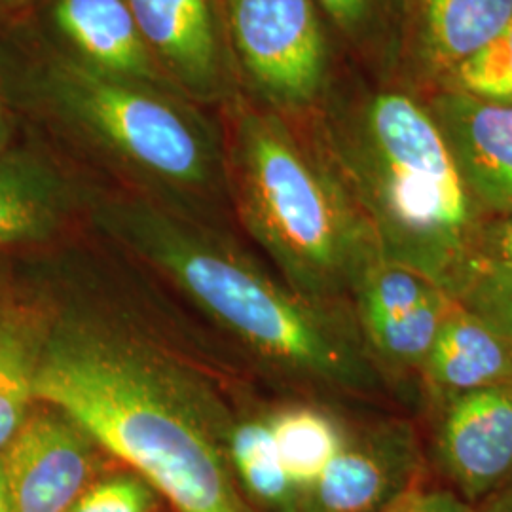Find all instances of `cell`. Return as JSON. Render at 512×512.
Masks as SVG:
<instances>
[{
    "instance_id": "1",
    "label": "cell",
    "mask_w": 512,
    "mask_h": 512,
    "mask_svg": "<svg viewBox=\"0 0 512 512\" xmlns=\"http://www.w3.org/2000/svg\"><path fill=\"white\" fill-rule=\"evenodd\" d=\"M35 399L76 421L177 511L247 512L219 404L128 332L93 315L55 313Z\"/></svg>"
},
{
    "instance_id": "2",
    "label": "cell",
    "mask_w": 512,
    "mask_h": 512,
    "mask_svg": "<svg viewBox=\"0 0 512 512\" xmlns=\"http://www.w3.org/2000/svg\"><path fill=\"white\" fill-rule=\"evenodd\" d=\"M0 38V84L21 110L82 158L143 196L207 220L228 200L222 124L209 110L101 73L14 21Z\"/></svg>"
},
{
    "instance_id": "3",
    "label": "cell",
    "mask_w": 512,
    "mask_h": 512,
    "mask_svg": "<svg viewBox=\"0 0 512 512\" xmlns=\"http://www.w3.org/2000/svg\"><path fill=\"white\" fill-rule=\"evenodd\" d=\"M86 213L293 384L359 397L384 387L353 311L294 293L203 220L131 192L88 190Z\"/></svg>"
},
{
    "instance_id": "4",
    "label": "cell",
    "mask_w": 512,
    "mask_h": 512,
    "mask_svg": "<svg viewBox=\"0 0 512 512\" xmlns=\"http://www.w3.org/2000/svg\"><path fill=\"white\" fill-rule=\"evenodd\" d=\"M310 122L382 256L456 298L486 217L427 105L393 80L336 69Z\"/></svg>"
},
{
    "instance_id": "5",
    "label": "cell",
    "mask_w": 512,
    "mask_h": 512,
    "mask_svg": "<svg viewBox=\"0 0 512 512\" xmlns=\"http://www.w3.org/2000/svg\"><path fill=\"white\" fill-rule=\"evenodd\" d=\"M228 200L283 283L315 304L351 310L382 251L308 116L236 95L220 109Z\"/></svg>"
},
{
    "instance_id": "6",
    "label": "cell",
    "mask_w": 512,
    "mask_h": 512,
    "mask_svg": "<svg viewBox=\"0 0 512 512\" xmlns=\"http://www.w3.org/2000/svg\"><path fill=\"white\" fill-rule=\"evenodd\" d=\"M219 8L239 95L285 116L317 109L338 67L315 0H219Z\"/></svg>"
},
{
    "instance_id": "7",
    "label": "cell",
    "mask_w": 512,
    "mask_h": 512,
    "mask_svg": "<svg viewBox=\"0 0 512 512\" xmlns=\"http://www.w3.org/2000/svg\"><path fill=\"white\" fill-rule=\"evenodd\" d=\"M454 296L429 277L380 256L361 275L351 311L385 385L418 395L421 368Z\"/></svg>"
},
{
    "instance_id": "8",
    "label": "cell",
    "mask_w": 512,
    "mask_h": 512,
    "mask_svg": "<svg viewBox=\"0 0 512 512\" xmlns=\"http://www.w3.org/2000/svg\"><path fill=\"white\" fill-rule=\"evenodd\" d=\"M425 482L416 427L399 418L376 421L349 431L325 473L300 495L296 512H385Z\"/></svg>"
},
{
    "instance_id": "9",
    "label": "cell",
    "mask_w": 512,
    "mask_h": 512,
    "mask_svg": "<svg viewBox=\"0 0 512 512\" xmlns=\"http://www.w3.org/2000/svg\"><path fill=\"white\" fill-rule=\"evenodd\" d=\"M148 52L188 101L222 109L238 95L219 0H126Z\"/></svg>"
},
{
    "instance_id": "10",
    "label": "cell",
    "mask_w": 512,
    "mask_h": 512,
    "mask_svg": "<svg viewBox=\"0 0 512 512\" xmlns=\"http://www.w3.org/2000/svg\"><path fill=\"white\" fill-rule=\"evenodd\" d=\"M0 452L12 512H67L99 478L101 448L67 414L38 403Z\"/></svg>"
},
{
    "instance_id": "11",
    "label": "cell",
    "mask_w": 512,
    "mask_h": 512,
    "mask_svg": "<svg viewBox=\"0 0 512 512\" xmlns=\"http://www.w3.org/2000/svg\"><path fill=\"white\" fill-rule=\"evenodd\" d=\"M431 423V463L463 501L478 505L511 478L512 384L461 395Z\"/></svg>"
},
{
    "instance_id": "12",
    "label": "cell",
    "mask_w": 512,
    "mask_h": 512,
    "mask_svg": "<svg viewBox=\"0 0 512 512\" xmlns=\"http://www.w3.org/2000/svg\"><path fill=\"white\" fill-rule=\"evenodd\" d=\"M486 219L512 215V105L435 90L425 101Z\"/></svg>"
},
{
    "instance_id": "13",
    "label": "cell",
    "mask_w": 512,
    "mask_h": 512,
    "mask_svg": "<svg viewBox=\"0 0 512 512\" xmlns=\"http://www.w3.org/2000/svg\"><path fill=\"white\" fill-rule=\"evenodd\" d=\"M37 29L59 50L101 73L181 95L148 52L126 0H44Z\"/></svg>"
},
{
    "instance_id": "14",
    "label": "cell",
    "mask_w": 512,
    "mask_h": 512,
    "mask_svg": "<svg viewBox=\"0 0 512 512\" xmlns=\"http://www.w3.org/2000/svg\"><path fill=\"white\" fill-rule=\"evenodd\" d=\"M86 198L54 156L14 145L0 150V249L52 241L86 211Z\"/></svg>"
},
{
    "instance_id": "15",
    "label": "cell",
    "mask_w": 512,
    "mask_h": 512,
    "mask_svg": "<svg viewBox=\"0 0 512 512\" xmlns=\"http://www.w3.org/2000/svg\"><path fill=\"white\" fill-rule=\"evenodd\" d=\"M507 384H512L511 346L475 311L454 300L418 380L427 418L461 395Z\"/></svg>"
},
{
    "instance_id": "16",
    "label": "cell",
    "mask_w": 512,
    "mask_h": 512,
    "mask_svg": "<svg viewBox=\"0 0 512 512\" xmlns=\"http://www.w3.org/2000/svg\"><path fill=\"white\" fill-rule=\"evenodd\" d=\"M511 21L512 0H418L403 65L412 78L437 88Z\"/></svg>"
},
{
    "instance_id": "17",
    "label": "cell",
    "mask_w": 512,
    "mask_h": 512,
    "mask_svg": "<svg viewBox=\"0 0 512 512\" xmlns=\"http://www.w3.org/2000/svg\"><path fill=\"white\" fill-rule=\"evenodd\" d=\"M54 317L38 300L0 298V452L37 404L35 385Z\"/></svg>"
},
{
    "instance_id": "18",
    "label": "cell",
    "mask_w": 512,
    "mask_h": 512,
    "mask_svg": "<svg viewBox=\"0 0 512 512\" xmlns=\"http://www.w3.org/2000/svg\"><path fill=\"white\" fill-rule=\"evenodd\" d=\"M315 4L332 40L336 38L368 76L389 82L403 69L418 0H315Z\"/></svg>"
},
{
    "instance_id": "19",
    "label": "cell",
    "mask_w": 512,
    "mask_h": 512,
    "mask_svg": "<svg viewBox=\"0 0 512 512\" xmlns=\"http://www.w3.org/2000/svg\"><path fill=\"white\" fill-rule=\"evenodd\" d=\"M268 425L281 465L300 495L325 473L349 433L342 421L311 404L283 406L268 416Z\"/></svg>"
},
{
    "instance_id": "20",
    "label": "cell",
    "mask_w": 512,
    "mask_h": 512,
    "mask_svg": "<svg viewBox=\"0 0 512 512\" xmlns=\"http://www.w3.org/2000/svg\"><path fill=\"white\" fill-rule=\"evenodd\" d=\"M226 459L258 509L296 512L300 492L281 465L268 418L234 423L226 437Z\"/></svg>"
},
{
    "instance_id": "21",
    "label": "cell",
    "mask_w": 512,
    "mask_h": 512,
    "mask_svg": "<svg viewBox=\"0 0 512 512\" xmlns=\"http://www.w3.org/2000/svg\"><path fill=\"white\" fill-rule=\"evenodd\" d=\"M435 90L512 105V21L492 42L454 67Z\"/></svg>"
},
{
    "instance_id": "22",
    "label": "cell",
    "mask_w": 512,
    "mask_h": 512,
    "mask_svg": "<svg viewBox=\"0 0 512 512\" xmlns=\"http://www.w3.org/2000/svg\"><path fill=\"white\" fill-rule=\"evenodd\" d=\"M456 300L482 317L512 349V262L480 253Z\"/></svg>"
},
{
    "instance_id": "23",
    "label": "cell",
    "mask_w": 512,
    "mask_h": 512,
    "mask_svg": "<svg viewBox=\"0 0 512 512\" xmlns=\"http://www.w3.org/2000/svg\"><path fill=\"white\" fill-rule=\"evenodd\" d=\"M158 492L135 473L99 476L67 512H158Z\"/></svg>"
},
{
    "instance_id": "24",
    "label": "cell",
    "mask_w": 512,
    "mask_h": 512,
    "mask_svg": "<svg viewBox=\"0 0 512 512\" xmlns=\"http://www.w3.org/2000/svg\"><path fill=\"white\" fill-rule=\"evenodd\" d=\"M385 512H476L475 505H469L450 488L429 486L427 482L401 497Z\"/></svg>"
},
{
    "instance_id": "25",
    "label": "cell",
    "mask_w": 512,
    "mask_h": 512,
    "mask_svg": "<svg viewBox=\"0 0 512 512\" xmlns=\"http://www.w3.org/2000/svg\"><path fill=\"white\" fill-rule=\"evenodd\" d=\"M480 251L512 262V215L486 219L480 236Z\"/></svg>"
},
{
    "instance_id": "26",
    "label": "cell",
    "mask_w": 512,
    "mask_h": 512,
    "mask_svg": "<svg viewBox=\"0 0 512 512\" xmlns=\"http://www.w3.org/2000/svg\"><path fill=\"white\" fill-rule=\"evenodd\" d=\"M475 509L476 512H512V476L494 494L475 505Z\"/></svg>"
},
{
    "instance_id": "27",
    "label": "cell",
    "mask_w": 512,
    "mask_h": 512,
    "mask_svg": "<svg viewBox=\"0 0 512 512\" xmlns=\"http://www.w3.org/2000/svg\"><path fill=\"white\" fill-rule=\"evenodd\" d=\"M14 131H16V114L10 107L6 93L0 84V150L12 147L14 143Z\"/></svg>"
},
{
    "instance_id": "28",
    "label": "cell",
    "mask_w": 512,
    "mask_h": 512,
    "mask_svg": "<svg viewBox=\"0 0 512 512\" xmlns=\"http://www.w3.org/2000/svg\"><path fill=\"white\" fill-rule=\"evenodd\" d=\"M37 0H0V23H14L35 4Z\"/></svg>"
},
{
    "instance_id": "29",
    "label": "cell",
    "mask_w": 512,
    "mask_h": 512,
    "mask_svg": "<svg viewBox=\"0 0 512 512\" xmlns=\"http://www.w3.org/2000/svg\"><path fill=\"white\" fill-rule=\"evenodd\" d=\"M0 512H12L8 488H6V478H4V469H2V459H0Z\"/></svg>"
}]
</instances>
